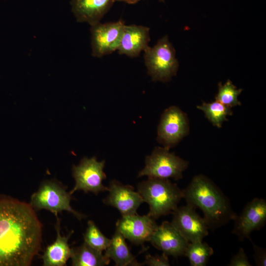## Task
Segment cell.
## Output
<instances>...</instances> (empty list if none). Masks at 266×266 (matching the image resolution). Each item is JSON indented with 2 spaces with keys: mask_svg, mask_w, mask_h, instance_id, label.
Here are the masks:
<instances>
[{
  "mask_svg": "<svg viewBox=\"0 0 266 266\" xmlns=\"http://www.w3.org/2000/svg\"><path fill=\"white\" fill-rule=\"evenodd\" d=\"M42 224L30 203L0 196V266H29L41 247Z\"/></svg>",
  "mask_w": 266,
  "mask_h": 266,
  "instance_id": "1",
  "label": "cell"
},
{
  "mask_svg": "<svg viewBox=\"0 0 266 266\" xmlns=\"http://www.w3.org/2000/svg\"><path fill=\"white\" fill-rule=\"evenodd\" d=\"M182 191L187 204L202 211L210 230L225 225L237 215L220 189L203 174L194 176Z\"/></svg>",
  "mask_w": 266,
  "mask_h": 266,
  "instance_id": "2",
  "label": "cell"
},
{
  "mask_svg": "<svg viewBox=\"0 0 266 266\" xmlns=\"http://www.w3.org/2000/svg\"><path fill=\"white\" fill-rule=\"evenodd\" d=\"M137 192L149 205L147 215L155 220L172 213L183 198L182 190L168 179L148 177L138 183Z\"/></svg>",
  "mask_w": 266,
  "mask_h": 266,
  "instance_id": "3",
  "label": "cell"
},
{
  "mask_svg": "<svg viewBox=\"0 0 266 266\" xmlns=\"http://www.w3.org/2000/svg\"><path fill=\"white\" fill-rule=\"evenodd\" d=\"M144 52L147 72L153 81L168 82L176 74L178 62L167 36L159 39L153 47L148 46Z\"/></svg>",
  "mask_w": 266,
  "mask_h": 266,
  "instance_id": "4",
  "label": "cell"
},
{
  "mask_svg": "<svg viewBox=\"0 0 266 266\" xmlns=\"http://www.w3.org/2000/svg\"><path fill=\"white\" fill-rule=\"evenodd\" d=\"M71 195L66 191L65 187L60 183L54 180H45L41 183L37 191L32 195L30 204L35 211L46 209L56 216L65 210L79 220L84 218L85 215L71 207Z\"/></svg>",
  "mask_w": 266,
  "mask_h": 266,
  "instance_id": "5",
  "label": "cell"
},
{
  "mask_svg": "<svg viewBox=\"0 0 266 266\" xmlns=\"http://www.w3.org/2000/svg\"><path fill=\"white\" fill-rule=\"evenodd\" d=\"M188 165V161L170 152L169 149L156 147L151 155L145 157V166L139 172L137 176L178 180L182 178L183 172Z\"/></svg>",
  "mask_w": 266,
  "mask_h": 266,
  "instance_id": "6",
  "label": "cell"
},
{
  "mask_svg": "<svg viewBox=\"0 0 266 266\" xmlns=\"http://www.w3.org/2000/svg\"><path fill=\"white\" fill-rule=\"evenodd\" d=\"M104 165L105 161L99 162L96 157H84L78 165H73L72 172L75 184L70 194L82 190L86 193L92 192L98 195L107 191V187L102 184L106 178L103 171Z\"/></svg>",
  "mask_w": 266,
  "mask_h": 266,
  "instance_id": "7",
  "label": "cell"
},
{
  "mask_svg": "<svg viewBox=\"0 0 266 266\" xmlns=\"http://www.w3.org/2000/svg\"><path fill=\"white\" fill-rule=\"evenodd\" d=\"M187 114L178 107L171 106L165 110L158 126L157 140L169 149L177 145L189 133Z\"/></svg>",
  "mask_w": 266,
  "mask_h": 266,
  "instance_id": "8",
  "label": "cell"
},
{
  "mask_svg": "<svg viewBox=\"0 0 266 266\" xmlns=\"http://www.w3.org/2000/svg\"><path fill=\"white\" fill-rule=\"evenodd\" d=\"M124 26L122 19L91 26L92 56L100 58L117 50Z\"/></svg>",
  "mask_w": 266,
  "mask_h": 266,
  "instance_id": "9",
  "label": "cell"
},
{
  "mask_svg": "<svg viewBox=\"0 0 266 266\" xmlns=\"http://www.w3.org/2000/svg\"><path fill=\"white\" fill-rule=\"evenodd\" d=\"M191 205L177 207L172 213L171 223L189 242L202 241L208 234L209 227L206 220Z\"/></svg>",
  "mask_w": 266,
  "mask_h": 266,
  "instance_id": "10",
  "label": "cell"
},
{
  "mask_svg": "<svg viewBox=\"0 0 266 266\" xmlns=\"http://www.w3.org/2000/svg\"><path fill=\"white\" fill-rule=\"evenodd\" d=\"M233 221L232 233L236 235L240 241L245 238L251 240L250 234L260 230L266 222V201L261 198H255L248 202L240 215H236Z\"/></svg>",
  "mask_w": 266,
  "mask_h": 266,
  "instance_id": "11",
  "label": "cell"
},
{
  "mask_svg": "<svg viewBox=\"0 0 266 266\" xmlns=\"http://www.w3.org/2000/svg\"><path fill=\"white\" fill-rule=\"evenodd\" d=\"M157 226L155 219L147 214L140 216L137 213L122 216L116 223V230L136 245L149 241Z\"/></svg>",
  "mask_w": 266,
  "mask_h": 266,
  "instance_id": "12",
  "label": "cell"
},
{
  "mask_svg": "<svg viewBox=\"0 0 266 266\" xmlns=\"http://www.w3.org/2000/svg\"><path fill=\"white\" fill-rule=\"evenodd\" d=\"M149 241L166 256H184L189 242L171 222L164 221L157 226Z\"/></svg>",
  "mask_w": 266,
  "mask_h": 266,
  "instance_id": "13",
  "label": "cell"
},
{
  "mask_svg": "<svg viewBox=\"0 0 266 266\" xmlns=\"http://www.w3.org/2000/svg\"><path fill=\"white\" fill-rule=\"evenodd\" d=\"M107 191L109 194L103 202L116 208L122 216L137 213L138 208L144 202L133 187L124 185L116 180L110 182Z\"/></svg>",
  "mask_w": 266,
  "mask_h": 266,
  "instance_id": "14",
  "label": "cell"
},
{
  "mask_svg": "<svg viewBox=\"0 0 266 266\" xmlns=\"http://www.w3.org/2000/svg\"><path fill=\"white\" fill-rule=\"evenodd\" d=\"M149 28L135 25L124 27L120 44L117 49L120 55L133 58L148 47L150 41Z\"/></svg>",
  "mask_w": 266,
  "mask_h": 266,
  "instance_id": "15",
  "label": "cell"
},
{
  "mask_svg": "<svg viewBox=\"0 0 266 266\" xmlns=\"http://www.w3.org/2000/svg\"><path fill=\"white\" fill-rule=\"evenodd\" d=\"M115 0H71L72 11L78 22L92 26L108 11Z\"/></svg>",
  "mask_w": 266,
  "mask_h": 266,
  "instance_id": "16",
  "label": "cell"
},
{
  "mask_svg": "<svg viewBox=\"0 0 266 266\" xmlns=\"http://www.w3.org/2000/svg\"><path fill=\"white\" fill-rule=\"evenodd\" d=\"M56 218V239L47 247L42 256L44 266H63L66 265V262L70 257L71 248L68 240L73 231L70 232L67 236H62L60 233V219L58 216Z\"/></svg>",
  "mask_w": 266,
  "mask_h": 266,
  "instance_id": "17",
  "label": "cell"
},
{
  "mask_svg": "<svg viewBox=\"0 0 266 266\" xmlns=\"http://www.w3.org/2000/svg\"><path fill=\"white\" fill-rule=\"evenodd\" d=\"M104 255L112 259L115 266H141L131 252L125 237L117 230L111 239V242L105 250Z\"/></svg>",
  "mask_w": 266,
  "mask_h": 266,
  "instance_id": "18",
  "label": "cell"
},
{
  "mask_svg": "<svg viewBox=\"0 0 266 266\" xmlns=\"http://www.w3.org/2000/svg\"><path fill=\"white\" fill-rule=\"evenodd\" d=\"M70 258L73 266H103L110 262V259L85 242L71 248Z\"/></svg>",
  "mask_w": 266,
  "mask_h": 266,
  "instance_id": "19",
  "label": "cell"
},
{
  "mask_svg": "<svg viewBox=\"0 0 266 266\" xmlns=\"http://www.w3.org/2000/svg\"><path fill=\"white\" fill-rule=\"evenodd\" d=\"M214 251L202 241L189 242L184 256L188 258L191 266H205Z\"/></svg>",
  "mask_w": 266,
  "mask_h": 266,
  "instance_id": "20",
  "label": "cell"
},
{
  "mask_svg": "<svg viewBox=\"0 0 266 266\" xmlns=\"http://www.w3.org/2000/svg\"><path fill=\"white\" fill-rule=\"evenodd\" d=\"M197 107L204 112L205 117L213 125L219 128L224 121L228 120L227 117L233 114L231 108L216 100L211 103L203 102Z\"/></svg>",
  "mask_w": 266,
  "mask_h": 266,
  "instance_id": "21",
  "label": "cell"
},
{
  "mask_svg": "<svg viewBox=\"0 0 266 266\" xmlns=\"http://www.w3.org/2000/svg\"><path fill=\"white\" fill-rule=\"evenodd\" d=\"M84 242L101 252L105 251L111 242V239L103 235L92 220L88 222V227L84 234Z\"/></svg>",
  "mask_w": 266,
  "mask_h": 266,
  "instance_id": "22",
  "label": "cell"
},
{
  "mask_svg": "<svg viewBox=\"0 0 266 266\" xmlns=\"http://www.w3.org/2000/svg\"><path fill=\"white\" fill-rule=\"evenodd\" d=\"M242 91L241 89H237L231 80H228L223 85L221 82L219 83L218 92L215 97V100L231 108L241 105V102L238 100V97Z\"/></svg>",
  "mask_w": 266,
  "mask_h": 266,
  "instance_id": "23",
  "label": "cell"
},
{
  "mask_svg": "<svg viewBox=\"0 0 266 266\" xmlns=\"http://www.w3.org/2000/svg\"><path fill=\"white\" fill-rule=\"evenodd\" d=\"M145 264L149 266H169L170 264L168 256L164 253L162 255H146Z\"/></svg>",
  "mask_w": 266,
  "mask_h": 266,
  "instance_id": "24",
  "label": "cell"
},
{
  "mask_svg": "<svg viewBox=\"0 0 266 266\" xmlns=\"http://www.w3.org/2000/svg\"><path fill=\"white\" fill-rule=\"evenodd\" d=\"M229 266H251L248 257L243 248L240 247L231 259Z\"/></svg>",
  "mask_w": 266,
  "mask_h": 266,
  "instance_id": "25",
  "label": "cell"
},
{
  "mask_svg": "<svg viewBox=\"0 0 266 266\" xmlns=\"http://www.w3.org/2000/svg\"><path fill=\"white\" fill-rule=\"evenodd\" d=\"M254 250L253 257L256 265L258 266H266V249L260 247L254 243H253Z\"/></svg>",
  "mask_w": 266,
  "mask_h": 266,
  "instance_id": "26",
  "label": "cell"
},
{
  "mask_svg": "<svg viewBox=\"0 0 266 266\" xmlns=\"http://www.w3.org/2000/svg\"><path fill=\"white\" fill-rule=\"evenodd\" d=\"M140 0H115V1H124L129 4L135 3ZM160 2H164L165 0H158Z\"/></svg>",
  "mask_w": 266,
  "mask_h": 266,
  "instance_id": "27",
  "label": "cell"
}]
</instances>
